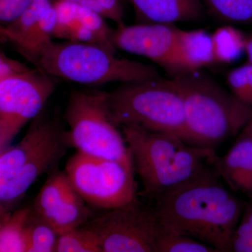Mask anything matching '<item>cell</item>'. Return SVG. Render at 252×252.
Wrapping results in <instances>:
<instances>
[{"mask_svg": "<svg viewBox=\"0 0 252 252\" xmlns=\"http://www.w3.org/2000/svg\"><path fill=\"white\" fill-rule=\"evenodd\" d=\"M153 201L164 229L196 239L219 252H232L243 206L208 168Z\"/></svg>", "mask_w": 252, "mask_h": 252, "instance_id": "1", "label": "cell"}, {"mask_svg": "<svg viewBox=\"0 0 252 252\" xmlns=\"http://www.w3.org/2000/svg\"><path fill=\"white\" fill-rule=\"evenodd\" d=\"M70 147L68 130L61 118L44 107L21 141L0 151V215L18 208L40 176L59 170Z\"/></svg>", "mask_w": 252, "mask_h": 252, "instance_id": "2", "label": "cell"}, {"mask_svg": "<svg viewBox=\"0 0 252 252\" xmlns=\"http://www.w3.org/2000/svg\"><path fill=\"white\" fill-rule=\"evenodd\" d=\"M183 98L190 145L212 148L243 130L252 107L225 90L203 69L172 78Z\"/></svg>", "mask_w": 252, "mask_h": 252, "instance_id": "3", "label": "cell"}, {"mask_svg": "<svg viewBox=\"0 0 252 252\" xmlns=\"http://www.w3.org/2000/svg\"><path fill=\"white\" fill-rule=\"evenodd\" d=\"M115 51L97 43L52 40L24 58L50 76L86 85L160 77L154 66L119 59Z\"/></svg>", "mask_w": 252, "mask_h": 252, "instance_id": "4", "label": "cell"}, {"mask_svg": "<svg viewBox=\"0 0 252 252\" xmlns=\"http://www.w3.org/2000/svg\"><path fill=\"white\" fill-rule=\"evenodd\" d=\"M113 121L119 127L177 136L190 144L186 126L183 98L173 79L161 77L124 83L107 92Z\"/></svg>", "mask_w": 252, "mask_h": 252, "instance_id": "5", "label": "cell"}, {"mask_svg": "<svg viewBox=\"0 0 252 252\" xmlns=\"http://www.w3.org/2000/svg\"><path fill=\"white\" fill-rule=\"evenodd\" d=\"M64 119L69 127L68 138L71 148L86 155L134 167L122 129L111 116L107 92L73 91Z\"/></svg>", "mask_w": 252, "mask_h": 252, "instance_id": "6", "label": "cell"}, {"mask_svg": "<svg viewBox=\"0 0 252 252\" xmlns=\"http://www.w3.org/2000/svg\"><path fill=\"white\" fill-rule=\"evenodd\" d=\"M71 183L95 210H111L137 198L135 170L122 162L76 152L65 170Z\"/></svg>", "mask_w": 252, "mask_h": 252, "instance_id": "7", "label": "cell"}, {"mask_svg": "<svg viewBox=\"0 0 252 252\" xmlns=\"http://www.w3.org/2000/svg\"><path fill=\"white\" fill-rule=\"evenodd\" d=\"M81 227L94 233L102 252H157L158 222L155 210L137 198L96 212Z\"/></svg>", "mask_w": 252, "mask_h": 252, "instance_id": "8", "label": "cell"}, {"mask_svg": "<svg viewBox=\"0 0 252 252\" xmlns=\"http://www.w3.org/2000/svg\"><path fill=\"white\" fill-rule=\"evenodd\" d=\"M56 87L54 77L38 68L0 80V151L43 110Z\"/></svg>", "mask_w": 252, "mask_h": 252, "instance_id": "9", "label": "cell"}, {"mask_svg": "<svg viewBox=\"0 0 252 252\" xmlns=\"http://www.w3.org/2000/svg\"><path fill=\"white\" fill-rule=\"evenodd\" d=\"M32 210L60 234L82 226L96 213L73 187L65 171L49 175Z\"/></svg>", "mask_w": 252, "mask_h": 252, "instance_id": "10", "label": "cell"}, {"mask_svg": "<svg viewBox=\"0 0 252 252\" xmlns=\"http://www.w3.org/2000/svg\"><path fill=\"white\" fill-rule=\"evenodd\" d=\"M123 135L132 157L135 172L143 186L173 160L187 145L177 136L144 130L135 126H122Z\"/></svg>", "mask_w": 252, "mask_h": 252, "instance_id": "11", "label": "cell"}, {"mask_svg": "<svg viewBox=\"0 0 252 252\" xmlns=\"http://www.w3.org/2000/svg\"><path fill=\"white\" fill-rule=\"evenodd\" d=\"M56 26V11L49 0H32L19 17L1 25V40L11 43L25 57L52 41Z\"/></svg>", "mask_w": 252, "mask_h": 252, "instance_id": "12", "label": "cell"}, {"mask_svg": "<svg viewBox=\"0 0 252 252\" xmlns=\"http://www.w3.org/2000/svg\"><path fill=\"white\" fill-rule=\"evenodd\" d=\"M177 29L173 24L123 23L113 30L110 41L116 49L144 56L160 65L170 54Z\"/></svg>", "mask_w": 252, "mask_h": 252, "instance_id": "13", "label": "cell"}, {"mask_svg": "<svg viewBox=\"0 0 252 252\" xmlns=\"http://www.w3.org/2000/svg\"><path fill=\"white\" fill-rule=\"evenodd\" d=\"M215 157L214 149L187 144L166 167L143 186L138 195L154 200L164 192L200 175L208 168L207 164H212Z\"/></svg>", "mask_w": 252, "mask_h": 252, "instance_id": "14", "label": "cell"}, {"mask_svg": "<svg viewBox=\"0 0 252 252\" xmlns=\"http://www.w3.org/2000/svg\"><path fill=\"white\" fill-rule=\"evenodd\" d=\"M214 63L212 34L205 30L178 28L170 54L160 66L174 78Z\"/></svg>", "mask_w": 252, "mask_h": 252, "instance_id": "15", "label": "cell"}, {"mask_svg": "<svg viewBox=\"0 0 252 252\" xmlns=\"http://www.w3.org/2000/svg\"><path fill=\"white\" fill-rule=\"evenodd\" d=\"M139 23L174 24L195 21L205 9L200 0H130Z\"/></svg>", "mask_w": 252, "mask_h": 252, "instance_id": "16", "label": "cell"}, {"mask_svg": "<svg viewBox=\"0 0 252 252\" xmlns=\"http://www.w3.org/2000/svg\"><path fill=\"white\" fill-rule=\"evenodd\" d=\"M212 165L234 190L247 194L252 200V138L241 134L223 158H214Z\"/></svg>", "mask_w": 252, "mask_h": 252, "instance_id": "17", "label": "cell"}, {"mask_svg": "<svg viewBox=\"0 0 252 252\" xmlns=\"http://www.w3.org/2000/svg\"><path fill=\"white\" fill-rule=\"evenodd\" d=\"M31 207L0 215V252H27L26 222Z\"/></svg>", "mask_w": 252, "mask_h": 252, "instance_id": "18", "label": "cell"}, {"mask_svg": "<svg viewBox=\"0 0 252 252\" xmlns=\"http://www.w3.org/2000/svg\"><path fill=\"white\" fill-rule=\"evenodd\" d=\"M215 63L230 64L245 52L246 35L233 26L219 28L212 34Z\"/></svg>", "mask_w": 252, "mask_h": 252, "instance_id": "19", "label": "cell"}, {"mask_svg": "<svg viewBox=\"0 0 252 252\" xmlns=\"http://www.w3.org/2000/svg\"><path fill=\"white\" fill-rule=\"evenodd\" d=\"M214 18L226 23L252 24V0H200Z\"/></svg>", "mask_w": 252, "mask_h": 252, "instance_id": "20", "label": "cell"}, {"mask_svg": "<svg viewBox=\"0 0 252 252\" xmlns=\"http://www.w3.org/2000/svg\"><path fill=\"white\" fill-rule=\"evenodd\" d=\"M27 252H55L59 233L50 223L31 210L26 222Z\"/></svg>", "mask_w": 252, "mask_h": 252, "instance_id": "21", "label": "cell"}, {"mask_svg": "<svg viewBox=\"0 0 252 252\" xmlns=\"http://www.w3.org/2000/svg\"><path fill=\"white\" fill-rule=\"evenodd\" d=\"M156 250L157 252H219L203 242L188 235L164 229L159 224Z\"/></svg>", "mask_w": 252, "mask_h": 252, "instance_id": "22", "label": "cell"}, {"mask_svg": "<svg viewBox=\"0 0 252 252\" xmlns=\"http://www.w3.org/2000/svg\"><path fill=\"white\" fill-rule=\"evenodd\" d=\"M55 252H102V250L94 233L81 226L60 234Z\"/></svg>", "mask_w": 252, "mask_h": 252, "instance_id": "23", "label": "cell"}, {"mask_svg": "<svg viewBox=\"0 0 252 252\" xmlns=\"http://www.w3.org/2000/svg\"><path fill=\"white\" fill-rule=\"evenodd\" d=\"M227 82L232 94L244 103L252 107V64L246 63L230 71Z\"/></svg>", "mask_w": 252, "mask_h": 252, "instance_id": "24", "label": "cell"}, {"mask_svg": "<svg viewBox=\"0 0 252 252\" xmlns=\"http://www.w3.org/2000/svg\"><path fill=\"white\" fill-rule=\"evenodd\" d=\"M104 18L100 15L79 4L78 19L92 32L98 44L116 50L110 41L113 29L107 24Z\"/></svg>", "mask_w": 252, "mask_h": 252, "instance_id": "25", "label": "cell"}, {"mask_svg": "<svg viewBox=\"0 0 252 252\" xmlns=\"http://www.w3.org/2000/svg\"><path fill=\"white\" fill-rule=\"evenodd\" d=\"M79 4L102 17L112 20L117 26L124 23V7L119 0H82Z\"/></svg>", "mask_w": 252, "mask_h": 252, "instance_id": "26", "label": "cell"}, {"mask_svg": "<svg viewBox=\"0 0 252 252\" xmlns=\"http://www.w3.org/2000/svg\"><path fill=\"white\" fill-rule=\"evenodd\" d=\"M32 0H0L1 23L12 22L29 7Z\"/></svg>", "mask_w": 252, "mask_h": 252, "instance_id": "27", "label": "cell"}, {"mask_svg": "<svg viewBox=\"0 0 252 252\" xmlns=\"http://www.w3.org/2000/svg\"><path fill=\"white\" fill-rule=\"evenodd\" d=\"M53 6L56 11V26H65L78 18L79 3L57 0Z\"/></svg>", "mask_w": 252, "mask_h": 252, "instance_id": "28", "label": "cell"}, {"mask_svg": "<svg viewBox=\"0 0 252 252\" xmlns=\"http://www.w3.org/2000/svg\"><path fill=\"white\" fill-rule=\"evenodd\" d=\"M32 69L26 64L8 57L4 51L0 53V80L21 75Z\"/></svg>", "mask_w": 252, "mask_h": 252, "instance_id": "29", "label": "cell"}, {"mask_svg": "<svg viewBox=\"0 0 252 252\" xmlns=\"http://www.w3.org/2000/svg\"><path fill=\"white\" fill-rule=\"evenodd\" d=\"M235 236L252 238V200L244 214L243 220L235 230Z\"/></svg>", "mask_w": 252, "mask_h": 252, "instance_id": "30", "label": "cell"}, {"mask_svg": "<svg viewBox=\"0 0 252 252\" xmlns=\"http://www.w3.org/2000/svg\"><path fill=\"white\" fill-rule=\"evenodd\" d=\"M232 252H252V238L233 236L231 243Z\"/></svg>", "mask_w": 252, "mask_h": 252, "instance_id": "31", "label": "cell"}, {"mask_svg": "<svg viewBox=\"0 0 252 252\" xmlns=\"http://www.w3.org/2000/svg\"><path fill=\"white\" fill-rule=\"evenodd\" d=\"M245 53L248 55L249 63L252 64V32L248 35H246Z\"/></svg>", "mask_w": 252, "mask_h": 252, "instance_id": "32", "label": "cell"}, {"mask_svg": "<svg viewBox=\"0 0 252 252\" xmlns=\"http://www.w3.org/2000/svg\"><path fill=\"white\" fill-rule=\"evenodd\" d=\"M242 134L244 135H248L249 137H252V117L250 119L247 125L245 126V127L243 129V132Z\"/></svg>", "mask_w": 252, "mask_h": 252, "instance_id": "33", "label": "cell"}, {"mask_svg": "<svg viewBox=\"0 0 252 252\" xmlns=\"http://www.w3.org/2000/svg\"><path fill=\"white\" fill-rule=\"evenodd\" d=\"M65 1H72V2L80 3L82 0H65Z\"/></svg>", "mask_w": 252, "mask_h": 252, "instance_id": "34", "label": "cell"}]
</instances>
